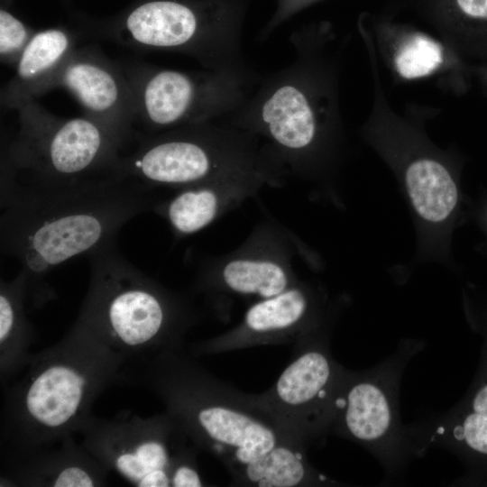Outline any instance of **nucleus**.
Segmentation results:
<instances>
[{
	"label": "nucleus",
	"mask_w": 487,
	"mask_h": 487,
	"mask_svg": "<svg viewBox=\"0 0 487 487\" xmlns=\"http://www.w3.org/2000/svg\"><path fill=\"white\" fill-rule=\"evenodd\" d=\"M122 174L64 183L1 181L2 253L27 284L65 262L116 243L120 229L165 196Z\"/></svg>",
	"instance_id": "f257e3e1"
},
{
	"label": "nucleus",
	"mask_w": 487,
	"mask_h": 487,
	"mask_svg": "<svg viewBox=\"0 0 487 487\" xmlns=\"http://www.w3.org/2000/svg\"><path fill=\"white\" fill-rule=\"evenodd\" d=\"M293 60L261 77L238 109L223 121L265 142L289 174L317 165L338 123L337 59L328 32L305 27L289 39Z\"/></svg>",
	"instance_id": "f03ea898"
},
{
	"label": "nucleus",
	"mask_w": 487,
	"mask_h": 487,
	"mask_svg": "<svg viewBox=\"0 0 487 487\" xmlns=\"http://www.w3.org/2000/svg\"><path fill=\"white\" fill-rule=\"evenodd\" d=\"M135 139L136 148L122 156L119 173L160 190L174 191L260 168L288 173L259 137L223 120L136 134Z\"/></svg>",
	"instance_id": "7ed1b4c3"
},
{
	"label": "nucleus",
	"mask_w": 487,
	"mask_h": 487,
	"mask_svg": "<svg viewBox=\"0 0 487 487\" xmlns=\"http://www.w3.org/2000/svg\"><path fill=\"white\" fill-rule=\"evenodd\" d=\"M16 111L18 127L2 155L1 181L64 183L119 173L123 150L94 120L57 116L36 100Z\"/></svg>",
	"instance_id": "20e7f679"
},
{
	"label": "nucleus",
	"mask_w": 487,
	"mask_h": 487,
	"mask_svg": "<svg viewBox=\"0 0 487 487\" xmlns=\"http://www.w3.org/2000/svg\"><path fill=\"white\" fill-rule=\"evenodd\" d=\"M237 2L148 0L132 8L106 35L118 44L190 56L206 69H252L243 55Z\"/></svg>",
	"instance_id": "39448f33"
},
{
	"label": "nucleus",
	"mask_w": 487,
	"mask_h": 487,
	"mask_svg": "<svg viewBox=\"0 0 487 487\" xmlns=\"http://www.w3.org/2000/svg\"><path fill=\"white\" fill-rule=\"evenodd\" d=\"M146 133L221 120L246 100L261 76L246 71H181L145 63L124 67Z\"/></svg>",
	"instance_id": "423d86ee"
},
{
	"label": "nucleus",
	"mask_w": 487,
	"mask_h": 487,
	"mask_svg": "<svg viewBox=\"0 0 487 487\" xmlns=\"http://www.w3.org/2000/svg\"><path fill=\"white\" fill-rule=\"evenodd\" d=\"M423 345H400L394 354L371 370L344 375L333 420L340 431L368 449L388 475L400 472L413 456L407 427L399 410L403 370Z\"/></svg>",
	"instance_id": "0eeeda50"
},
{
	"label": "nucleus",
	"mask_w": 487,
	"mask_h": 487,
	"mask_svg": "<svg viewBox=\"0 0 487 487\" xmlns=\"http://www.w3.org/2000/svg\"><path fill=\"white\" fill-rule=\"evenodd\" d=\"M292 233L278 222L259 223L235 250L205 259L199 280L212 289L261 299L278 295L298 283Z\"/></svg>",
	"instance_id": "6e6552de"
},
{
	"label": "nucleus",
	"mask_w": 487,
	"mask_h": 487,
	"mask_svg": "<svg viewBox=\"0 0 487 487\" xmlns=\"http://www.w3.org/2000/svg\"><path fill=\"white\" fill-rule=\"evenodd\" d=\"M56 87L69 92L84 115L100 124L123 151L135 139L136 109L129 79L124 67L98 48H77L59 74Z\"/></svg>",
	"instance_id": "1a4fd4ad"
},
{
	"label": "nucleus",
	"mask_w": 487,
	"mask_h": 487,
	"mask_svg": "<svg viewBox=\"0 0 487 487\" xmlns=\"http://www.w3.org/2000/svg\"><path fill=\"white\" fill-rule=\"evenodd\" d=\"M288 174L260 168L219 177L165 195L152 211L169 225L175 238L195 234L254 197L265 186H279Z\"/></svg>",
	"instance_id": "9d476101"
},
{
	"label": "nucleus",
	"mask_w": 487,
	"mask_h": 487,
	"mask_svg": "<svg viewBox=\"0 0 487 487\" xmlns=\"http://www.w3.org/2000/svg\"><path fill=\"white\" fill-rule=\"evenodd\" d=\"M77 41L76 35L64 28L36 32L18 59L14 76L1 90V106L16 110L53 89Z\"/></svg>",
	"instance_id": "9b49d317"
},
{
	"label": "nucleus",
	"mask_w": 487,
	"mask_h": 487,
	"mask_svg": "<svg viewBox=\"0 0 487 487\" xmlns=\"http://www.w3.org/2000/svg\"><path fill=\"white\" fill-rule=\"evenodd\" d=\"M343 378L329 354L322 348H313L283 371L276 382L275 392L281 403L311 410L326 424L333 419Z\"/></svg>",
	"instance_id": "f8f14e48"
},
{
	"label": "nucleus",
	"mask_w": 487,
	"mask_h": 487,
	"mask_svg": "<svg viewBox=\"0 0 487 487\" xmlns=\"http://www.w3.org/2000/svg\"><path fill=\"white\" fill-rule=\"evenodd\" d=\"M198 420L212 440L231 448L235 460L245 465L277 446L271 427L228 406H207L198 411Z\"/></svg>",
	"instance_id": "ddd939ff"
},
{
	"label": "nucleus",
	"mask_w": 487,
	"mask_h": 487,
	"mask_svg": "<svg viewBox=\"0 0 487 487\" xmlns=\"http://www.w3.org/2000/svg\"><path fill=\"white\" fill-rule=\"evenodd\" d=\"M84 385V377L74 369L64 365L51 366L31 384L26 394L27 410L45 426H61L76 414Z\"/></svg>",
	"instance_id": "4468645a"
},
{
	"label": "nucleus",
	"mask_w": 487,
	"mask_h": 487,
	"mask_svg": "<svg viewBox=\"0 0 487 487\" xmlns=\"http://www.w3.org/2000/svg\"><path fill=\"white\" fill-rule=\"evenodd\" d=\"M406 185L412 204L424 219H446L457 202V188L449 171L432 159L413 161L406 170Z\"/></svg>",
	"instance_id": "2eb2a0df"
},
{
	"label": "nucleus",
	"mask_w": 487,
	"mask_h": 487,
	"mask_svg": "<svg viewBox=\"0 0 487 487\" xmlns=\"http://www.w3.org/2000/svg\"><path fill=\"white\" fill-rule=\"evenodd\" d=\"M310 311V295L297 283L278 295L252 305L245 313L239 332L253 335L291 332L304 326Z\"/></svg>",
	"instance_id": "dca6fc26"
},
{
	"label": "nucleus",
	"mask_w": 487,
	"mask_h": 487,
	"mask_svg": "<svg viewBox=\"0 0 487 487\" xmlns=\"http://www.w3.org/2000/svg\"><path fill=\"white\" fill-rule=\"evenodd\" d=\"M447 32L463 54L487 59V0H447Z\"/></svg>",
	"instance_id": "f3484780"
},
{
	"label": "nucleus",
	"mask_w": 487,
	"mask_h": 487,
	"mask_svg": "<svg viewBox=\"0 0 487 487\" xmlns=\"http://www.w3.org/2000/svg\"><path fill=\"white\" fill-rule=\"evenodd\" d=\"M391 64L402 78L412 80L430 76L445 62L444 48L437 41L420 32H410L396 44Z\"/></svg>",
	"instance_id": "a211bd4d"
},
{
	"label": "nucleus",
	"mask_w": 487,
	"mask_h": 487,
	"mask_svg": "<svg viewBox=\"0 0 487 487\" xmlns=\"http://www.w3.org/2000/svg\"><path fill=\"white\" fill-rule=\"evenodd\" d=\"M245 466L247 479L260 487H292L307 477L300 455L283 446L277 445Z\"/></svg>",
	"instance_id": "6ab92c4d"
},
{
	"label": "nucleus",
	"mask_w": 487,
	"mask_h": 487,
	"mask_svg": "<svg viewBox=\"0 0 487 487\" xmlns=\"http://www.w3.org/2000/svg\"><path fill=\"white\" fill-rule=\"evenodd\" d=\"M168 460V454L162 444L147 441L140 444L134 451L119 455L115 464L124 475L138 485L152 473L164 470Z\"/></svg>",
	"instance_id": "aec40b11"
},
{
	"label": "nucleus",
	"mask_w": 487,
	"mask_h": 487,
	"mask_svg": "<svg viewBox=\"0 0 487 487\" xmlns=\"http://www.w3.org/2000/svg\"><path fill=\"white\" fill-rule=\"evenodd\" d=\"M35 32L5 9L0 10V60L14 68Z\"/></svg>",
	"instance_id": "412c9836"
},
{
	"label": "nucleus",
	"mask_w": 487,
	"mask_h": 487,
	"mask_svg": "<svg viewBox=\"0 0 487 487\" xmlns=\"http://www.w3.org/2000/svg\"><path fill=\"white\" fill-rule=\"evenodd\" d=\"M314 1L315 0H280L274 15L265 28L260 32V38L258 40L262 41H266L274 30L282 23Z\"/></svg>",
	"instance_id": "4be33fe9"
},
{
	"label": "nucleus",
	"mask_w": 487,
	"mask_h": 487,
	"mask_svg": "<svg viewBox=\"0 0 487 487\" xmlns=\"http://www.w3.org/2000/svg\"><path fill=\"white\" fill-rule=\"evenodd\" d=\"M53 485L55 487H91L94 486V482L85 470L71 466L58 474Z\"/></svg>",
	"instance_id": "5701e85b"
},
{
	"label": "nucleus",
	"mask_w": 487,
	"mask_h": 487,
	"mask_svg": "<svg viewBox=\"0 0 487 487\" xmlns=\"http://www.w3.org/2000/svg\"><path fill=\"white\" fill-rule=\"evenodd\" d=\"M470 409L464 411H449L445 413V416L451 418L464 417L467 415H475L480 417H487V383L480 388L471 401Z\"/></svg>",
	"instance_id": "b1692460"
},
{
	"label": "nucleus",
	"mask_w": 487,
	"mask_h": 487,
	"mask_svg": "<svg viewBox=\"0 0 487 487\" xmlns=\"http://www.w3.org/2000/svg\"><path fill=\"white\" fill-rule=\"evenodd\" d=\"M171 483L175 487H199L202 485L198 473L188 466H180L173 473Z\"/></svg>",
	"instance_id": "393cba45"
}]
</instances>
